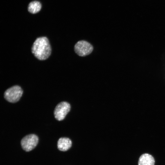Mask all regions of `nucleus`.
I'll list each match as a JSON object with an SVG mask.
<instances>
[{
  "label": "nucleus",
  "instance_id": "4",
  "mask_svg": "<svg viewBox=\"0 0 165 165\" xmlns=\"http://www.w3.org/2000/svg\"><path fill=\"white\" fill-rule=\"evenodd\" d=\"M38 141V137L33 134L26 136L21 140V145L23 149L26 152L33 149L37 145Z\"/></svg>",
  "mask_w": 165,
  "mask_h": 165
},
{
  "label": "nucleus",
  "instance_id": "5",
  "mask_svg": "<svg viewBox=\"0 0 165 165\" xmlns=\"http://www.w3.org/2000/svg\"><path fill=\"white\" fill-rule=\"evenodd\" d=\"M70 104L65 101L59 103L56 107L54 111L55 119L58 120H63L70 110Z\"/></svg>",
  "mask_w": 165,
  "mask_h": 165
},
{
  "label": "nucleus",
  "instance_id": "8",
  "mask_svg": "<svg viewBox=\"0 0 165 165\" xmlns=\"http://www.w3.org/2000/svg\"><path fill=\"white\" fill-rule=\"evenodd\" d=\"M41 5L38 1H34L30 2L28 5V10L32 13H35L38 12L41 9Z\"/></svg>",
  "mask_w": 165,
  "mask_h": 165
},
{
  "label": "nucleus",
  "instance_id": "2",
  "mask_svg": "<svg viewBox=\"0 0 165 165\" xmlns=\"http://www.w3.org/2000/svg\"><path fill=\"white\" fill-rule=\"evenodd\" d=\"M23 93V91L20 86H14L7 89L5 91L4 97L8 101L15 103L20 100Z\"/></svg>",
  "mask_w": 165,
  "mask_h": 165
},
{
  "label": "nucleus",
  "instance_id": "3",
  "mask_svg": "<svg viewBox=\"0 0 165 165\" xmlns=\"http://www.w3.org/2000/svg\"><path fill=\"white\" fill-rule=\"evenodd\" d=\"M93 50V46L90 43L84 40L79 41L74 46L75 52L81 57H84L90 54Z\"/></svg>",
  "mask_w": 165,
  "mask_h": 165
},
{
  "label": "nucleus",
  "instance_id": "6",
  "mask_svg": "<svg viewBox=\"0 0 165 165\" xmlns=\"http://www.w3.org/2000/svg\"><path fill=\"white\" fill-rule=\"evenodd\" d=\"M72 141L67 138H61L58 141L57 147L58 149L62 151H66L71 147Z\"/></svg>",
  "mask_w": 165,
  "mask_h": 165
},
{
  "label": "nucleus",
  "instance_id": "1",
  "mask_svg": "<svg viewBox=\"0 0 165 165\" xmlns=\"http://www.w3.org/2000/svg\"><path fill=\"white\" fill-rule=\"evenodd\" d=\"M51 47L49 41L46 37L38 38L32 47V52L34 56L41 60L47 59L51 53Z\"/></svg>",
  "mask_w": 165,
  "mask_h": 165
},
{
  "label": "nucleus",
  "instance_id": "7",
  "mask_svg": "<svg viewBox=\"0 0 165 165\" xmlns=\"http://www.w3.org/2000/svg\"><path fill=\"white\" fill-rule=\"evenodd\" d=\"M155 160L154 157L148 153H144L139 157L138 165H154Z\"/></svg>",
  "mask_w": 165,
  "mask_h": 165
}]
</instances>
